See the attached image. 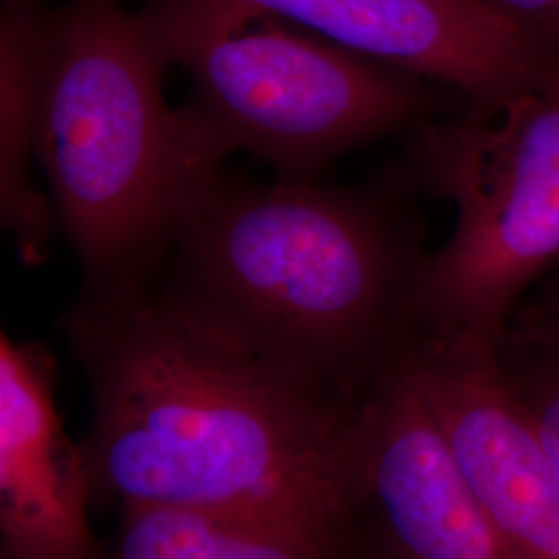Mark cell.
<instances>
[{
    "mask_svg": "<svg viewBox=\"0 0 559 559\" xmlns=\"http://www.w3.org/2000/svg\"><path fill=\"white\" fill-rule=\"evenodd\" d=\"M60 330L90 390L96 503L362 516L365 402L240 348L152 278L85 284Z\"/></svg>",
    "mask_w": 559,
    "mask_h": 559,
    "instance_id": "1",
    "label": "cell"
},
{
    "mask_svg": "<svg viewBox=\"0 0 559 559\" xmlns=\"http://www.w3.org/2000/svg\"><path fill=\"white\" fill-rule=\"evenodd\" d=\"M388 177L360 189L221 175L180 218L154 282L193 320L362 404L417 342L423 226Z\"/></svg>",
    "mask_w": 559,
    "mask_h": 559,
    "instance_id": "2",
    "label": "cell"
},
{
    "mask_svg": "<svg viewBox=\"0 0 559 559\" xmlns=\"http://www.w3.org/2000/svg\"><path fill=\"white\" fill-rule=\"evenodd\" d=\"M141 13L71 0L41 20L34 154L85 284L154 278L180 218L228 158L185 104Z\"/></svg>",
    "mask_w": 559,
    "mask_h": 559,
    "instance_id": "3",
    "label": "cell"
},
{
    "mask_svg": "<svg viewBox=\"0 0 559 559\" xmlns=\"http://www.w3.org/2000/svg\"><path fill=\"white\" fill-rule=\"evenodd\" d=\"M140 13L168 64L191 75L187 106L210 138L278 179L316 180L346 152L438 119L450 102L448 87L247 0H156Z\"/></svg>",
    "mask_w": 559,
    "mask_h": 559,
    "instance_id": "4",
    "label": "cell"
},
{
    "mask_svg": "<svg viewBox=\"0 0 559 559\" xmlns=\"http://www.w3.org/2000/svg\"><path fill=\"white\" fill-rule=\"evenodd\" d=\"M390 179L456 212L420 272L417 340L498 350L520 302L559 267V64L493 117L462 110L411 129Z\"/></svg>",
    "mask_w": 559,
    "mask_h": 559,
    "instance_id": "5",
    "label": "cell"
},
{
    "mask_svg": "<svg viewBox=\"0 0 559 559\" xmlns=\"http://www.w3.org/2000/svg\"><path fill=\"white\" fill-rule=\"evenodd\" d=\"M408 365L462 479L520 559H559V477L498 350L417 340Z\"/></svg>",
    "mask_w": 559,
    "mask_h": 559,
    "instance_id": "6",
    "label": "cell"
},
{
    "mask_svg": "<svg viewBox=\"0 0 559 559\" xmlns=\"http://www.w3.org/2000/svg\"><path fill=\"white\" fill-rule=\"evenodd\" d=\"M367 59L454 92L493 117L558 62L489 9L462 0H247Z\"/></svg>",
    "mask_w": 559,
    "mask_h": 559,
    "instance_id": "7",
    "label": "cell"
},
{
    "mask_svg": "<svg viewBox=\"0 0 559 559\" xmlns=\"http://www.w3.org/2000/svg\"><path fill=\"white\" fill-rule=\"evenodd\" d=\"M94 477L64 429L46 346L0 336V559H108L92 528Z\"/></svg>",
    "mask_w": 559,
    "mask_h": 559,
    "instance_id": "8",
    "label": "cell"
},
{
    "mask_svg": "<svg viewBox=\"0 0 559 559\" xmlns=\"http://www.w3.org/2000/svg\"><path fill=\"white\" fill-rule=\"evenodd\" d=\"M362 496L402 559H520L462 479L408 357L365 400Z\"/></svg>",
    "mask_w": 559,
    "mask_h": 559,
    "instance_id": "9",
    "label": "cell"
},
{
    "mask_svg": "<svg viewBox=\"0 0 559 559\" xmlns=\"http://www.w3.org/2000/svg\"><path fill=\"white\" fill-rule=\"evenodd\" d=\"M360 519L191 506L120 508L108 559H353Z\"/></svg>",
    "mask_w": 559,
    "mask_h": 559,
    "instance_id": "10",
    "label": "cell"
},
{
    "mask_svg": "<svg viewBox=\"0 0 559 559\" xmlns=\"http://www.w3.org/2000/svg\"><path fill=\"white\" fill-rule=\"evenodd\" d=\"M41 0H2L0 13V216L21 261L38 265L57 226L52 201L29 177L36 129Z\"/></svg>",
    "mask_w": 559,
    "mask_h": 559,
    "instance_id": "11",
    "label": "cell"
},
{
    "mask_svg": "<svg viewBox=\"0 0 559 559\" xmlns=\"http://www.w3.org/2000/svg\"><path fill=\"white\" fill-rule=\"evenodd\" d=\"M498 362L559 477V267L540 280L508 321Z\"/></svg>",
    "mask_w": 559,
    "mask_h": 559,
    "instance_id": "12",
    "label": "cell"
},
{
    "mask_svg": "<svg viewBox=\"0 0 559 559\" xmlns=\"http://www.w3.org/2000/svg\"><path fill=\"white\" fill-rule=\"evenodd\" d=\"M545 55L559 62V0H485Z\"/></svg>",
    "mask_w": 559,
    "mask_h": 559,
    "instance_id": "13",
    "label": "cell"
},
{
    "mask_svg": "<svg viewBox=\"0 0 559 559\" xmlns=\"http://www.w3.org/2000/svg\"><path fill=\"white\" fill-rule=\"evenodd\" d=\"M353 559H402L399 554L385 543V540L381 539L380 545H373V547H365V549H359V545H357V549H355V556Z\"/></svg>",
    "mask_w": 559,
    "mask_h": 559,
    "instance_id": "14",
    "label": "cell"
},
{
    "mask_svg": "<svg viewBox=\"0 0 559 559\" xmlns=\"http://www.w3.org/2000/svg\"><path fill=\"white\" fill-rule=\"evenodd\" d=\"M462 2H468V4H475V7H483V9H489L485 0H462ZM491 11V9H489Z\"/></svg>",
    "mask_w": 559,
    "mask_h": 559,
    "instance_id": "15",
    "label": "cell"
}]
</instances>
